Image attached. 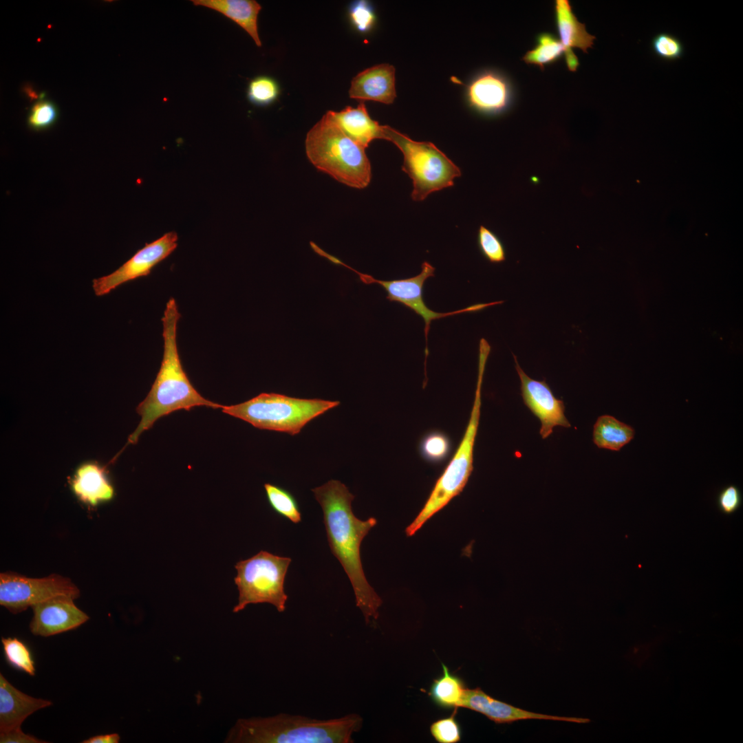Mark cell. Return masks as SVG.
<instances>
[{
    "label": "cell",
    "instance_id": "5",
    "mask_svg": "<svg viewBox=\"0 0 743 743\" xmlns=\"http://www.w3.org/2000/svg\"><path fill=\"white\" fill-rule=\"evenodd\" d=\"M339 405V401L261 393L244 402L223 406L222 409L224 413L257 429L294 435L311 420Z\"/></svg>",
    "mask_w": 743,
    "mask_h": 743
},
{
    "label": "cell",
    "instance_id": "3",
    "mask_svg": "<svg viewBox=\"0 0 743 743\" xmlns=\"http://www.w3.org/2000/svg\"><path fill=\"white\" fill-rule=\"evenodd\" d=\"M356 713L319 720L279 713L268 718L239 719L226 742L235 743H351L362 726Z\"/></svg>",
    "mask_w": 743,
    "mask_h": 743
},
{
    "label": "cell",
    "instance_id": "32",
    "mask_svg": "<svg viewBox=\"0 0 743 743\" xmlns=\"http://www.w3.org/2000/svg\"><path fill=\"white\" fill-rule=\"evenodd\" d=\"M58 118L56 106L50 101L41 100L31 109L28 118L29 127L34 131H42L52 127Z\"/></svg>",
    "mask_w": 743,
    "mask_h": 743
},
{
    "label": "cell",
    "instance_id": "19",
    "mask_svg": "<svg viewBox=\"0 0 743 743\" xmlns=\"http://www.w3.org/2000/svg\"><path fill=\"white\" fill-rule=\"evenodd\" d=\"M327 112L343 133L364 149L374 140L383 139V125L370 117L364 103Z\"/></svg>",
    "mask_w": 743,
    "mask_h": 743
},
{
    "label": "cell",
    "instance_id": "23",
    "mask_svg": "<svg viewBox=\"0 0 743 743\" xmlns=\"http://www.w3.org/2000/svg\"><path fill=\"white\" fill-rule=\"evenodd\" d=\"M442 665V675L433 680L429 696L433 702L441 709L462 707L467 688L459 676L451 674L444 664Z\"/></svg>",
    "mask_w": 743,
    "mask_h": 743
},
{
    "label": "cell",
    "instance_id": "4",
    "mask_svg": "<svg viewBox=\"0 0 743 743\" xmlns=\"http://www.w3.org/2000/svg\"><path fill=\"white\" fill-rule=\"evenodd\" d=\"M305 152L316 169L345 185L361 189L371 181L365 149L346 136L327 111L308 132Z\"/></svg>",
    "mask_w": 743,
    "mask_h": 743
},
{
    "label": "cell",
    "instance_id": "22",
    "mask_svg": "<svg viewBox=\"0 0 743 743\" xmlns=\"http://www.w3.org/2000/svg\"><path fill=\"white\" fill-rule=\"evenodd\" d=\"M634 429L610 415L599 416L593 427V442L600 449L618 451L634 437Z\"/></svg>",
    "mask_w": 743,
    "mask_h": 743
},
{
    "label": "cell",
    "instance_id": "29",
    "mask_svg": "<svg viewBox=\"0 0 743 743\" xmlns=\"http://www.w3.org/2000/svg\"><path fill=\"white\" fill-rule=\"evenodd\" d=\"M422 457L431 462H440L449 455L451 442L449 438L439 431H433L425 435L420 442Z\"/></svg>",
    "mask_w": 743,
    "mask_h": 743
},
{
    "label": "cell",
    "instance_id": "6",
    "mask_svg": "<svg viewBox=\"0 0 743 743\" xmlns=\"http://www.w3.org/2000/svg\"><path fill=\"white\" fill-rule=\"evenodd\" d=\"M383 139L402 152V170L411 179L413 201L421 202L433 192L452 186L461 171L443 152L429 142H418L388 125H383Z\"/></svg>",
    "mask_w": 743,
    "mask_h": 743
},
{
    "label": "cell",
    "instance_id": "25",
    "mask_svg": "<svg viewBox=\"0 0 743 743\" xmlns=\"http://www.w3.org/2000/svg\"><path fill=\"white\" fill-rule=\"evenodd\" d=\"M264 488L268 504L276 514L294 524L301 522V513L298 502L290 491L270 483H266Z\"/></svg>",
    "mask_w": 743,
    "mask_h": 743
},
{
    "label": "cell",
    "instance_id": "33",
    "mask_svg": "<svg viewBox=\"0 0 743 743\" xmlns=\"http://www.w3.org/2000/svg\"><path fill=\"white\" fill-rule=\"evenodd\" d=\"M349 16L357 30L366 32L374 25L376 17L371 5L366 1H357L351 4Z\"/></svg>",
    "mask_w": 743,
    "mask_h": 743
},
{
    "label": "cell",
    "instance_id": "28",
    "mask_svg": "<svg viewBox=\"0 0 743 743\" xmlns=\"http://www.w3.org/2000/svg\"><path fill=\"white\" fill-rule=\"evenodd\" d=\"M650 45L652 52L665 61H674L680 59L685 52L684 45L681 41L669 33L661 32L655 35Z\"/></svg>",
    "mask_w": 743,
    "mask_h": 743
},
{
    "label": "cell",
    "instance_id": "30",
    "mask_svg": "<svg viewBox=\"0 0 743 743\" xmlns=\"http://www.w3.org/2000/svg\"><path fill=\"white\" fill-rule=\"evenodd\" d=\"M477 244L481 253L491 263H499L505 261L506 252L502 242L484 226H480L478 230Z\"/></svg>",
    "mask_w": 743,
    "mask_h": 743
},
{
    "label": "cell",
    "instance_id": "17",
    "mask_svg": "<svg viewBox=\"0 0 743 743\" xmlns=\"http://www.w3.org/2000/svg\"><path fill=\"white\" fill-rule=\"evenodd\" d=\"M51 705L50 700L19 690L0 674V733L20 728L28 716Z\"/></svg>",
    "mask_w": 743,
    "mask_h": 743
},
{
    "label": "cell",
    "instance_id": "11",
    "mask_svg": "<svg viewBox=\"0 0 743 743\" xmlns=\"http://www.w3.org/2000/svg\"><path fill=\"white\" fill-rule=\"evenodd\" d=\"M177 239V233L171 231L146 244L114 272L93 279L92 288L95 294L98 297L106 295L126 282L149 275L156 265L175 250Z\"/></svg>",
    "mask_w": 743,
    "mask_h": 743
},
{
    "label": "cell",
    "instance_id": "27",
    "mask_svg": "<svg viewBox=\"0 0 743 743\" xmlns=\"http://www.w3.org/2000/svg\"><path fill=\"white\" fill-rule=\"evenodd\" d=\"M279 94L277 81L268 76L261 75L252 78L247 87V98L250 103L266 107L273 103Z\"/></svg>",
    "mask_w": 743,
    "mask_h": 743
},
{
    "label": "cell",
    "instance_id": "2",
    "mask_svg": "<svg viewBox=\"0 0 743 743\" xmlns=\"http://www.w3.org/2000/svg\"><path fill=\"white\" fill-rule=\"evenodd\" d=\"M181 315L176 301L171 297L162 318L164 352L160 370L151 389L136 408L140 421L129 435L127 444H136L140 435L162 416L172 412L206 406L213 409L223 405L204 398L193 386L184 372L177 346V326Z\"/></svg>",
    "mask_w": 743,
    "mask_h": 743
},
{
    "label": "cell",
    "instance_id": "21",
    "mask_svg": "<svg viewBox=\"0 0 743 743\" xmlns=\"http://www.w3.org/2000/svg\"><path fill=\"white\" fill-rule=\"evenodd\" d=\"M72 488L82 502L91 506L111 499L114 494L104 469L96 462H87L78 468L72 482Z\"/></svg>",
    "mask_w": 743,
    "mask_h": 743
},
{
    "label": "cell",
    "instance_id": "16",
    "mask_svg": "<svg viewBox=\"0 0 743 743\" xmlns=\"http://www.w3.org/2000/svg\"><path fill=\"white\" fill-rule=\"evenodd\" d=\"M349 96L361 100L391 104L396 97L394 67L382 63L358 73L352 80Z\"/></svg>",
    "mask_w": 743,
    "mask_h": 743
},
{
    "label": "cell",
    "instance_id": "14",
    "mask_svg": "<svg viewBox=\"0 0 743 743\" xmlns=\"http://www.w3.org/2000/svg\"><path fill=\"white\" fill-rule=\"evenodd\" d=\"M462 707L479 712L491 720L510 723L517 720L536 719L587 723L590 720L581 718L561 717L528 711L494 699L480 688L467 689Z\"/></svg>",
    "mask_w": 743,
    "mask_h": 743
},
{
    "label": "cell",
    "instance_id": "8",
    "mask_svg": "<svg viewBox=\"0 0 743 743\" xmlns=\"http://www.w3.org/2000/svg\"><path fill=\"white\" fill-rule=\"evenodd\" d=\"M290 557H280L261 550L252 557L238 561L235 567L234 581L239 592L233 612L243 610L249 604L270 603L279 612L286 608L288 595L284 582Z\"/></svg>",
    "mask_w": 743,
    "mask_h": 743
},
{
    "label": "cell",
    "instance_id": "24",
    "mask_svg": "<svg viewBox=\"0 0 743 743\" xmlns=\"http://www.w3.org/2000/svg\"><path fill=\"white\" fill-rule=\"evenodd\" d=\"M564 53L565 48L560 40L552 34L544 32L538 35L536 45L526 52L522 60L543 70L545 65L555 63Z\"/></svg>",
    "mask_w": 743,
    "mask_h": 743
},
{
    "label": "cell",
    "instance_id": "35",
    "mask_svg": "<svg viewBox=\"0 0 743 743\" xmlns=\"http://www.w3.org/2000/svg\"><path fill=\"white\" fill-rule=\"evenodd\" d=\"M1 743H46L35 736L25 733L20 728L0 733Z\"/></svg>",
    "mask_w": 743,
    "mask_h": 743
},
{
    "label": "cell",
    "instance_id": "1",
    "mask_svg": "<svg viewBox=\"0 0 743 743\" xmlns=\"http://www.w3.org/2000/svg\"><path fill=\"white\" fill-rule=\"evenodd\" d=\"M320 504L329 547L347 575L356 597L357 607L365 621L376 619L382 604L380 597L368 583L362 566L360 548L362 541L376 525L377 520L369 517L361 520L352 508L354 495L342 482L330 480L312 490Z\"/></svg>",
    "mask_w": 743,
    "mask_h": 743
},
{
    "label": "cell",
    "instance_id": "9",
    "mask_svg": "<svg viewBox=\"0 0 743 743\" xmlns=\"http://www.w3.org/2000/svg\"><path fill=\"white\" fill-rule=\"evenodd\" d=\"M330 261L334 264L341 265L356 272L360 280L365 284L378 283L387 292V299L391 302H397L404 305L413 310L416 314L421 316L424 322V336L426 341L425 352L427 355V336L432 321L453 316L462 313L475 312L481 311L489 306H493L503 303L502 301L491 303H481L474 304L463 309L449 312H437L431 310L423 299V288L427 279L435 276V268L427 261H424L421 266V272L415 277L407 279H394L389 281L379 280L373 277L359 272L344 263L334 256H332Z\"/></svg>",
    "mask_w": 743,
    "mask_h": 743
},
{
    "label": "cell",
    "instance_id": "34",
    "mask_svg": "<svg viewBox=\"0 0 743 743\" xmlns=\"http://www.w3.org/2000/svg\"><path fill=\"white\" fill-rule=\"evenodd\" d=\"M717 502L722 513L726 515L735 513L742 503V495L739 488L734 485H729L723 488L718 494Z\"/></svg>",
    "mask_w": 743,
    "mask_h": 743
},
{
    "label": "cell",
    "instance_id": "26",
    "mask_svg": "<svg viewBox=\"0 0 743 743\" xmlns=\"http://www.w3.org/2000/svg\"><path fill=\"white\" fill-rule=\"evenodd\" d=\"M1 639L8 664L30 676H34V662L28 647L16 637H1Z\"/></svg>",
    "mask_w": 743,
    "mask_h": 743
},
{
    "label": "cell",
    "instance_id": "20",
    "mask_svg": "<svg viewBox=\"0 0 743 743\" xmlns=\"http://www.w3.org/2000/svg\"><path fill=\"white\" fill-rule=\"evenodd\" d=\"M193 5L215 10L236 23L253 39L258 47L261 41L258 32V16L261 6L255 0H191Z\"/></svg>",
    "mask_w": 743,
    "mask_h": 743
},
{
    "label": "cell",
    "instance_id": "13",
    "mask_svg": "<svg viewBox=\"0 0 743 743\" xmlns=\"http://www.w3.org/2000/svg\"><path fill=\"white\" fill-rule=\"evenodd\" d=\"M67 596H58L32 607L30 630L34 636L49 637L76 629L89 617Z\"/></svg>",
    "mask_w": 743,
    "mask_h": 743
},
{
    "label": "cell",
    "instance_id": "36",
    "mask_svg": "<svg viewBox=\"0 0 743 743\" xmlns=\"http://www.w3.org/2000/svg\"><path fill=\"white\" fill-rule=\"evenodd\" d=\"M120 737L118 733L98 735L84 740L81 743H118Z\"/></svg>",
    "mask_w": 743,
    "mask_h": 743
},
{
    "label": "cell",
    "instance_id": "10",
    "mask_svg": "<svg viewBox=\"0 0 743 743\" xmlns=\"http://www.w3.org/2000/svg\"><path fill=\"white\" fill-rule=\"evenodd\" d=\"M58 596L76 599L80 590L69 579L56 574L40 579L10 572L0 574V604L12 614Z\"/></svg>",
    "mask_w": 743,
    "mask_h": 743
},
{
    "label": "cell",
    "instance_id": "31",
    "mask_svg": "<svg viewBox=\"0 0 743 743\" xmlns=\"http://www.w3.org/2000/svg\"><path fill=\"white\" fill-rule=\"evenodd\" d=\"M457 709H454L449 717L439 719L431 724L430 733L438 742L457 743L460 741L462 731L455 717Z\"/></svg>",
    "mask_w": 743,
    "mask_h": 743
},
{
    "label": "cell",
    "instance_id": "7",
    "mask_svg": "<svg viewBox=\"0 0 743 743\" xmlns=\"http://www.w3.org/2000/svg\"><path fill=\"white\" fill-rule=\"evenodd\" d=\"M485 367H478L475 399L463 438L451 460L437 480L428 499L413 521L407 528L413 535L434 514L444 508L464 489L473 469V449L482 405V385Z\"/></svg>",
    "mask_w": 743,
    "mask_h": 743
},
{
    "label": "cell",
    "instance_id": "18",
    "mask_svg": "<svg viewBox=\"0 0 743 743\" xmlns=\"http://www.w3.org/2000/svg\"><path fill=\"white\" fill-rule=\"evenodd\" d=\"M510 98L511 90L507 80L493 72L480 75L468 88L471 105L482 112L502 111L508 105Z\"/></svg>",
    "mask_w": 743,
    "mask_h": 743
},
{
    "label": "cell",
    "instance_id": "12",
    "mask_svg": "<svg viewBox=\"0 0 743 743\" xmlns=\"http://www.w3.org/2000/svg\"><path fill=\"white\" fill-rule=\"evenodd\" d=\"M515 368L519 377L521 395L524 405L539 420V433L542 439H546L553 432L554 427L569 428L570 422L565 416L563 400L557 398L545 380H537L530 378L521 369L513 354Z\"/></svg>",
    "mask_w": 743,
    "mask_h": 743
},
{
    "label": "cell",
    "instance_id": "15",
    "mask_svg": "<svg viewBox=\"0 0 743 743\" xmlns=\"http://www.w3.org/2000/svg\"><path fill=\"white\" fill-rule=\"evenodd\" d=\"M554 14L559 40L565 48L568 69L575 72L579 62L572 49H579L587 53L588 50L592 47L596 38L587 32L584 23L579 22L568 0L555 1Z\"/></svg>",
    "mask_w": 743,
    "mask_h": 743
}]
</instances>
